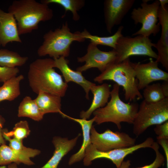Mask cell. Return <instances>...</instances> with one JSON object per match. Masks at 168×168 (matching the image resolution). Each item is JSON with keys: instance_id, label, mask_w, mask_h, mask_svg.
Masks as SVG:
<instances>
[{"instance_id": "obj_22", "label": "cell", "mask_w": 168, "mask_h": 168, "mask_svg": "<svg viewBox=\"0 0 168 168\" xmlns=\"http://www.w3.org/2000/svg\"><path fill=\"white\" fill-rule=\"evenodd\" d=\"M44 114L35 100L29 96H26L20 102L18 107V117H27L37 121L41 120Z\"/></svg>"}, {"instance_id": "obj_13", "label": "cell", "mask_w": 168, "mask_h": 168, "mask_svg": "<svg viewBox=\"0 0 168 168\" xmlns=\"http://www.w3.org/2000/svg\"><path fill=\"white\" fill-rule=\"evenodd\" d=\"M131 65L138 80L139 90L143 89L153 82L157 81H168V73L158 67V63L152 59L148 62L141 63H133Z\"/></svg>"}, {"instance_id": "obj_8", "label": "cell", "mask_w": 168, "mask_h": 168, "mask_svg": "<svg viewBox=\"0 0 168 168\" xmlns=\"http://www.w3.org/2000/svg\"><path fill=\"white\" fill-rule=\"evenodd\" d=\"M149 0H144L141 7L134 8L131 14V17L135 24L141 23L142 27L133 36L142 35L149 37L152 34L155 36L160 31V25L158 23V11L160 6L159 0L148 4Z\"/></svg>"}, {"instance_id": "obj_36", "label": "cell", "mask_w": 168, "mask_h": 168, "mask_svg": "<svg viewBox=\"0 0 168 168\" xmlns=\"http://www.w3.org/2000/svg\"><path fill=\"white\" fill-rule=\"evenodd\" d=\"M130 162L129 160L124 161L119 168H128L130 165Z\"/></svg>"}, {"instance_id": "obj_39", "label": "cell", "mask_w": 168, "mask_h": 168, "mask_svg": "<svg viewBox=\"0 0 168 168\" xmlns=\"http://www.w3.org/2000/svg\"><path fill=\"white\" fill-rule=\"evenodd\" d=\"M0 168H7L5 166H0Z\"/></svg>"}, {"instance_id": "obj_15", "label": "cell", "mask_w": 168, "mask_h": 168, "mask_svg": "<svg viewBox=\"0 0 168 168\" xmlns=\"http://www.w3.org/2000/svg\"><path fill=\"white\" fill-rule=\"evenodd\" d=\"M40 151L31 148L27 151H20L14 150L5 144L0 146V166H5L12 163L17 165L23 163L31 166L35 164L30 160L39 155Z\"/></svg>"}, {"instance_id": "obj_19", "label": "cell", "mask_w": 168, "mask_h": 168, "mask_svg": "<svg viewBox=\"0 0 168 168\" xmlns=\"http://www.w3.org/2000/svg\"><path fill=\"white\" fill-rule=\"evenodd\" d=\"M80 135V134H79L75 138L70 140L66 138L54 137L52 141L55 148L53 156L40 168H57L62 158L75 146Z\"/></svg>"}, {"instance_id": "obj_32", "label": "cell", "mask_w": 168, "mask_h": 168, "mask_svg": "<svg viewBox=\"0 0 168 168\" xmlns=\"http://www.w3.org/2000/svg\"><path fill=\"white\" fill-rule=\"evenodd\" d=\"M154 130L157 135L156 138L168 139V120L156 125Z\"/></svg>"}, {"instance_id": "obj_29", "label": "cell", "mask_w": 168, "mask_h": 168, "mask_svg": "<svg viewBox=\"0 0 168 168\" xmlns=\"http://www.w3.org/2000/svg\"><path fill=\"white\" fill-rule=\"evenodd\" d=\"M152 148L155 151L156 155L155 159L153 162L149 165L137 168H159L163 164L165 158L159 150V144L156 142H154ZM128 168H131L129 167Z\"/></svg>"}, {"instance_id": "obj_3", "label": "cell", "mask_w": 168, "mask_h": 168, "mask_svg": "<svg viewBox=\"0 0 168 168\" xmlns=\"http://www.w3.org/2000/svg\"><path fill=\"white\" fill-rule=\"evenodd\" d=\"M119 87L117 84H114L110 91V101L105 106L93 113L95 118V122L97 124L112 122L120 130L122 122L133 124L138 110V105L136 103H125L121 100L119 95Z\"/></svg>"}, {"instance_id": "obj_1", "label": "cell", "mask_w": 168, "mask_h": 168, "mask_svg": "<svg viewBox=\"0 0 168 168\" xmlns=\"http://www.w3.org/2000/svg\"><path fill=\"white\" fill-rule=\"evenodd\" d=\"M54 68V60L50 58H38L30 64L28 78L34 92L38 94L43 91L64 96L68 85Z\"/></svg>"}, {"instance_id": "obj_12", "label": "cell", "mask_w": 168, "mask_h": 168, "mask_svg": "<svg viewBox=\"0 0 168 168\" xmlns=\"http://www.w3.org/2000/svg\"><path fill=\"white\" fill-rule=\"evenodd\" d=\"M135 0H105L104 15L106 29L111 33L114 26L120 24L132 7Z\"/></svg>"}, {"instance_id": "obj_40", "label": "cell", "mask_w": 168, "mask_h": 168, "mask_svg": "<svg viewBox=\"0 0 168 168\" xmlns=\"http://www.w3.org/2000/svg\"><path fill=\"white\" fill-rule=\"evenodd\" d=\"M1 45V44H0V46Z\"/></svg>"}, {"instance_id": "obj_6", "label": "cell", "mask_w": 168, "mask_h": 168, "mask_svg": "<svg viewBox=\"0 0 168 168\" xmlns=\"http://www.w3.org/2000/svg\"><path fill=\"white\" fill-rule=\"evenodd\" d=\"M167 120L168 97L155 103H148L144 100L139 106L133 124V133L138 136L150 126Z\"/></svg>"}, {"instance_id": "obj_33", "label": "cell", "mask_w": 168, "mask_h": 168, "mask_svg": "<svg viewBox=\"0 0 168 168\" xmlns=\"http://www.w3.org/2000/svg\"><path fill=\"white\" fill-rule=\"evenodd\" d=\"M157 142L162 147L166 160V168H168V139L156 138Z\"/></svg>"}, {"instance_id": "obj_2", "label": "cell", "mask_w": 168, "mask_h": 168, "mask_svg": "<svg viewBox=\"0 0 168 168\" xmlns=\"http://www.w3.org/2000/svg\"><path fill=\"white\" fill-rule=\"evenodd\" d=\"M16 21L19 35L37 29L39 23L51 20L53 10L48 5L35 0H16L8 9Z\"/></svg>"}, {"instance_id": "obj_30", "label": "cell", "mask_w": 168, "mask_h": 168, "mask_svg": "<svg viewBox=\"0 0 168 168\" xmlns=\"http://www.w3.org/2000/svg\"><path fill=\"white\" fill-rule=\"evenodd\" d=\"M19 72V70L17 67L10 68L0 66V82H4L17 76Z\"/></svg>"}, {"instance_id": "obj_11", "label": "cell", "mask_w": 168, "mask_h": 168, "mask_svg": "<svg viewBox=\"0 0 168 168\" xmlns=\"http://www.w3.org/2000/svg\"><path fill=\"white\" fill-rule=\"evenodd\" d=\"M116 58V53L114 50L109 51H101L97 45L90 42L87 46L86 53L77 58L78 62H85V63L77 68L76 71L82 72L92 68H97L102 72L115 63Z\"/></svg>"}, {"instance_id": "obj_35", "label": "cell", "mask_w": 168, "mask_h": 168, "mask_svg": "<svg viewBox=\"0 0 168 168\" xmlns=\"http://www.w3.org/2000/svg\"><path fill=\"white\" fill-rule=\"evenodd\" d=\"M161 86L163 92L166 97H168V81H164Z\"/></svg>"}, {"instance_id": "obj_23", "label": "cell", "mask_w": 168, "mask_h": 168, "mask_svg": "<svg viewBox=\"0 0 168 168\" xmlns=\"http://www.w3.org/2000/svg\"><path fill=\"white\" fill-rule=\"evenodd\" d=\"M24 78V76L21 74L4 82L0 86V102L5 100L12 101L20 95V83Z\"/></svg>"}, {"instance_id": "obj_5", "label": "cell", "mask_w": 168, "mask_h": 168, "mask_svg": "<svg viewBox=\"0 0 168 168\" xmlns=\"http://www.w3.org/2000/svg\"><path fill=\"white\" fill-rule=\"evenodd\" d=\"M101 83L105 80L115 82L123 87L125 100L129 102L139 100L143 96L138 88V82L129 58L119 63H114L94 79Z\"/></svg>"}, {"instance_id": "obj_34", "label": "cell", "mask_w": 168, "mask_h": 168, "mask_svg": "<svg viewBox=\"0 0 168 168\" xmlns=\"http://www.w3.org/2000/svg\"><path fill=\"white\" fill-rule=\"evenodd\" d=\"M3 122V118L0 116V146L2 145L5 144L4 138L3 136V131L2 130Z\"/></svg>"}, {"instance_id": "obj_25", "label": "cell", "mask_w": 168, "mask_h": 168, "mask_svg": "<svg viewBox=\"0 0 168 168\" xmlns=\"http://www.w3.org/2000/svg\"><path fill=\"white\" fill-rule=\"evenodd\" d=\"M123 28V26H120L113 35L109 36L101 37L93 35L85 29L82 32L84 38L90 40L91 42L97 45H101L108 46L114 49L118 39L123 35L122 32Z\"/></svg>"}, {"instance_id": "obj_20", "label": "cell", "mask_w": 168, "mask_h": 168, "mask_svg": "<svg viewBox=\"0 0 168 168\" xmlns=\"http://www.w3.org/2000/svg\"><path fill=\"white\" fill-rule=\"evenodd\" d=\"M61 115L63 118H67L78 123L81 125L82 131L83 139L82 144L79 150L70 158L68 164L70 165L83 159L86 149L91 143L90 131L95 118L94 117L92 119L89 120L77 119L70 117L63 113Z\"/></svg>"}, {"instance_id": "obj_38", "label": "cell", "mask_w": 168, "mask_h": 168, "mask_svg": "<svg viewBox=\"0 0 168 168\" xmlns=\"http://www.w3.org/2000/svg\"><path fill=\"white\" fill-rule=\"evenodd\" d=\"M7 168H18V167L16 163H12L9 164Z\"/></svg>"}, {"instance_id": "obj_24", "label": "cell", "mask_w": 168, "mask_h": 168, "mask_svg": "<svg viewBox=\"0 0 168 168\" xmlns=\"http://www.w3.org/2000/svg\"><path fill=\"white\" fill-rule=\"evenodd\" d=\"M41 2L48 5L50 3H55L60 5L65 9V13L62 16L64 17L67 12L70 11L72 14V19L77 21L80 19L78 12L85 6L84 0H43Z\"/></svg>"}, {"instance_id": "obj_16", "label": "cell", "mask_w": 168, "mask_h": 168, "mask_svg": "<svg viewBox=\"0 0 168 168\" xmlns=\"http://www.w3.org/2000/svg\"><path fill=\"white\" fill-rule=\"evenodd\" d=\"M54 68L59 69L64 78V82L67 83L70 82H74L80 85L86 93V97L89 99V92L92 85L95 83L87 80L83 76L82 72L75 71L71 68L68 65L69 61L63 57L54 59Z\"/></svg>"}, {"instance_id": "obj_31", "label": "cell", "mask_w": 168, "mask_h": 168, "mask_svg": "<svg viewBox=\"0 0 168 168\" xmlns=\"http://www.w3.org/2000/svg\"><path fill=\"white\" fill-rule=\"evenodd\" d=\"M3 136L5 140L9 142V146L14 150L20 151H27L31 149L24 146L23 144L22 140L11 138L3 134Z\"/></svg>"}, {"instance_id": "obj_17", "label": "cell", "mask_w": 168, "mask_h": 168, "mask_svg": "<svg viewBox=\"0 0 168 168\" xmlns=\"http://www.w3.org/2000/svg\"><path fill=\"white\" fill-rule=\"evenodd\" d=\"M13 15L0 9V43L3 47L10 42L21 43Z\"/></svg>"}, {"instance_id": "obj_21", "label": "cell", "mask_w": 168, "mask_h": 168, "mask_svg": "<svg viewBox=\"0 0 168 168\" xmlns=\"http://www.w3.org/2000/svg\"><path fill=\"white\" fill-rule=\"evenodd\" d=\"M61 97L50 93L40 91L34 99L44 115L48 113H63L61 111Z\"/></svg>"}, {"instance_id": "obj_26", "label": "cell", "mask_w": 168, "mask_h": 168, "mask_svg": "<svg viewBox=\"0 0 168 168\" xmlns=\"http://www.w3.org/2000/svg\"><path fill=\"white\" fill-rule=\"evenodd\" d=\"M28 58L7 49H0V66L13 68L21 66L27 62Z\"/></svg>"}, {"instance_id": "obj_27", "label": "cell", "mask_w": 168, "mask_h": 168, "mask_svg": "<svg viewBox=\"0 0 168 168\" xmlns=\"http://www.w3.org/2000/svg\"><path fill=\"white\" fill-rule=\"evenodd\" d=\"M144 100L149 103L159 102L166 98L159 83L149 85L144 89L143 93Z\"/></svg>"}, {"instance_id": "obj_28", "label": "cell", "mask_w": 168, "mask_h": 168, "mask_svg": "<svg viewBox=\"0 0 168 168\" xmlns=\"http://www.w3.org/2000/svg\"><path fill=\"white\" fill-rule=\"evenodd\" d=\"M30 133L29 124L26 120H21L17 123L11 131H3V134L6 136L21 140L27 138Z\"/></svg>"}, {"instance_id": "obj_37", "label": "cell", "mask_w": 168, "mask_h": 168, "mask_svg": "<svg viewBox=\"0 0 168 168\" xmlns=\"http://www.w3.org/2000/svg\"><path fill=\"white\" fill-rule=\"evenodd\" d=\"M160 3V6H164L167 4L168 3V0H159Z\"/></svg>"}, {"instance_id": "obj_7", "label": "cell", "mask_w": 168, "mask_h": 168, "mask_svg": "<svg viewBox=\"0 0 168 168\" xmlns=\"http://www.w3.org/2000/svg\"><path fill=\"white\" fill-rule=\"evenodd\" d=\"M154 44L149 37L139 35L131 37L123 35L113 49L116 53L115 63H120L134 55L146 56L156 59L157 54L152 49Z\"/></svg>"}, {"instance_id": "obj_4", "label": "cell", "mask_w": 168, "mask_h": 168, "mask_svg": "<svg viewBox=\"0 0 168 168\" xmlns=\"http://www.w3.org/2000/svg\"><path fill=\"white\" fill-rule=\"evenodd\" d=\"M43 38V42L37 51L38 55L40 57L48 55L54 59L68 57L72 42H83L86 40L83 32H71L67 21L60 27L45 34Z\"/></svg>"}, {"instance_id": "obj_14", "label": "cell", "mask_w": 168, "mask_h": 168, "mask_svg": "<svg viewBox=\"0 0 168 168\" xmlns=\"http://www.w3.org/2000/svg\"><path fill=\"white\" fill-rule=\"evenodd\" d=\"M158 19L161 27V37L153 47L158 51L156 61L160 63L168 71V6H160L158 11Z\"/></svg>"}, {"instance_id": "obj_9", "label": "cell", "mask_w": 168, "mask_h": 168, "mask_svg": "<svg viewBox=\"0 0 168 168\" xmlns=\"http://www.w3.org/2000/svg\"><path fill=\"white\" fill-rule=\"evenodd\" d=\"M154 142L153 138L148 137L141 143L135 144L133 146L105 152L97 150L91 143L87 147L85 151L83 158L84 165L88 166L95 159L104 158L111 160L115 165L117 168H119L124 161V158L127 155L141 148H152Z\"/></svg>"}, {"instance_id": "obj_10", "label": "cell", "mask_w": 168, "mask_h": 168, "mask_svg": "<svg viewBox=\"0 0 168 168\" xmlns=\"http://www.w3.org/2000/svg\"><path fill=\"white\" fill-rule=\"evenodd\" d=\"M91 143L97 150L102 152L128 147L135 145L136 139L128 134L109 129L98 133L92 126L90 131Z\"/></svg>"}, {"instance_id": "obj_18", "label": "cell", "mask_w": 168, "mask_h": 168, "mask_svg": "<svg viewBox=\"0 0 168 168\" xmlns=\"http://www.w3.org/2000/svg\"><path fill=\"white\" fill-rule=\"evenodd\" d=\"M90 91L93 96L92 101L87 110L80 112V117L82 119H88L95 110L105 106L110 96V86L107 83L98 85H96L95 83L91 87Z\"/></svg>"}]
</instances>
